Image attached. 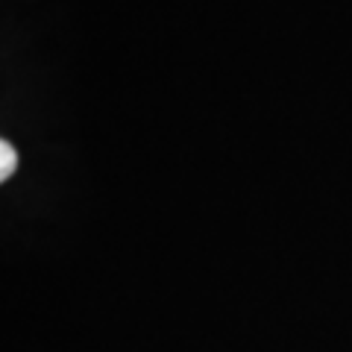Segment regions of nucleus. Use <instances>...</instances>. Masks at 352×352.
Here are the masks:
<instances>
[{
    "mask_svg": "<svg viewBox=\"0 0 352 352\" xmlns=\"http://www.w3.org/2000/svg\"><path fill=\"white\" fill-rule=\"evenodd\" d=\"M15 168H18V153H15V147L9 144V141L0 138V182H6L9 176L15 173Z\"/></svg>",
    "mask_w": 352,
    "mask_h": 352,
    "instance_id": "1",
    "label": "nucleus"
}]
</instances>
